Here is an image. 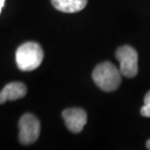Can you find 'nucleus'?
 <instances>
[{"label": "nucleus", "mask_w": 150, "mask_h": 150, "mask_svg": "<svg viewBox=\"0 0 150 150\" xmlns=\"http://www.w3.org/2000/svg\"><path fill=\"white\" fill-rule=\"evenodd\" d=\"M43 59V49L36 42L23 43L16 52V62L21 71H32L38 68Z\"/></svg>", "instance_id": "1"}, {"label": "nucleus", "mask_w": 150, "mask_h": 150, "mask_svg": "<svg viewBox=\"0 0 150 150\" xmlns=\"http://www.w3.org/2000/svg\"><path fill=\"white\" fill-rule=\"evenodd\" d=\"M121 72L111 62H105L98 65L92 73V78L99 88L105 92L117 90L121 83Z\"/></svg>", "instance_id": "2"}, {"label": "nucleus", "mask_w": 150, "mask_h": 150, "mask_svg": "<svg viewBox=\"0 0 150 150\" xmlns=\"http://www.w3.org/2000/svg\"><path fill=\"white\" fill-rule=\"evenodd\" d=\"M18 139L21 144H32L39 139L41 124L38 118L33 114L26 113L21 117L18 121Z\"/></svg>", "instance_id": "3"}, {"label": "nucleus", "mask_w": 150, "mask_h": 150, "mask_svg": "<svg viewBox=\"0 0 150 150\" xmlns=\"http://www.w3.org/2000/svg\"><path fill=\"white\" fill-rule=\"evenodd\" d=\"M116 59L119 60L121 74L128 78H133L138 74V53L133 47L125 45L118 48L115 53Z\"/></svg>", "instance_id": "4"}, {"label": "nucleus", "mask_w": 150, "mask_h": 150, "mask_svg": "<svg viewBox=\"0 0 150 150\" xmlns=\"http://www.w3.org/2000/svg\"><path fill=\"white\" fill-rule=\"evenodd\" d=\"M66 127L70 132L81 133L87 122V114L81 108H68L62 112Z\"/></svg>", "instance_id": "5"}, {"label": "nucleus", "mask_w": 150, "mask_h": 150, "mask_svg": "<svg viewBox=\"0 0 150 150\" xmlns=\"http://www.w3.org/2000/svg\"><path fill=\"white\" fill-rule=\"evenodd\" d=\"M27 94V88L21 82L9 83L0 92V104L5 103L7 100H16L25 97Z\"/></svg>", "instance_id": "6"}, {"label": "nucleus", "mask_w": 150, "mask_h": 150, "mask_svg": "<svg viewBox=\"0 0 150 150\" xmlns=\"http://www.w3.org/2000/svg\"><path fill=\"white\" fill-rule=\"evenodd\" d=\"M56 10L63 13H76L85 8L87 0H50Z\"/></svg>", "instance_id": "7"}, {"label": "nucleus", "mask_w": 150, "mask_h": 150, "mask_svg": "<svg viewBox=\"0 0 150 150\" xmlns=\"http://www.w3.org/2000/svg\"><path fill=\"white\" fill-rule=\"evenodd\" d=\"M140 113L144 117H150V91L144 97V105L140 109Z\"/></svg>", "instance_id": "8"}, {"label": "nucleus", "mask_w": 150, "mask_h": 150, "mask_svg": "<svg viewBox=\"0 0 150 150\" xmlns=\"http://www.w3.org/2000/svg\"><path fill=\"white\" fill-rule=\"evenodd\" d=\"M4 2H5V0H0V13L2 11L3 6H4Z\"/></svg>", "instance_id": "9"}, {"label": "nucleus", "mask_w": 150, "mask_h": 150, "mask_svg": "<svg viewBox=\"0 0 150 150\" xmlns=\"http://www.w3.org/2000/svg\"><path fill=\"white\" fill-rule=\"evenodd\" d=\"M146 148L150 150V139H148L147 141H146Z\"/></svg>", "instance_id": "10"}]
</instances>
